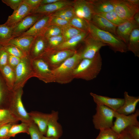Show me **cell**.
Masks as SVG:
<instances>
[{
  "label": "cell",
  "instance_id": "cell-15",
  "mask_svg": "<svg viewBox=\"0 0 139 139\" xmlns=\"http://www.w3.org/2000/svg\"><path fill=\"white\" fill-rule=\"evenodd\" d=\"M50 14L45 15L39 19L30 29L18 37L29 36L36 37L44 35L46 30L50 25Z\"/></svg>",
  "mask_w": 139,
  "mask_h": 139
},
{
  "label": "cell",
  "instance_id": "cell-40",
  "mask_svg": "<svg viewBox=\"0 0 139 139\" xmlns=\"http://www.w3.org/2000/svg\"><path fill=\"white\" fill-rule=\"evenodd\" d=\"M61 28L54 25H49L46 30L44 36L47 39L50 37L62 34Z\"/></svg>",
  "mask_w": 139,
  "mask_h": 139
},
{
  "label": "cell",
  "instance_id": "cell-5",
  "mask_svg": "<svg viewBox=\"0 0 139 139\" xmlns=\"http://www.w3.org/2000/svg\"><path fill=\"white\" fill-rule=\"evenodd\" d=\"M96 113L92 117L94 128L100 130L111 128L115 111L106 106L99 105H96Z\"/></svg>",
  "mask_w": 139,
  "mask_h": 139
},
{
  "label": "cell",
  "instance_id": "cell-7",
  "mask_svg": "<svg viewBox=\"0 0 139 139\" xmlns=\"http://www.w3.org/2000/svg\"><path fill=\"white\" fill-rule=\"evenodd\" d=\"M76 52L75 49L49 50L40 58L47 63L52 70H53L59 66Z\"/></svg>",
  "mask_w": 139,
  "mask_h": 139
},
{
  "label": "cell",
  "instance_id": "cell-36",
  "mask_svg": "<svg viewBox=\"0 0 139 139\" xmlns=\"http://www.w3.org/2000/svg\"><path fill=\"white\" fill-rule=\"evenodd\" d=\"M3 46L5 50L9 55L21 58H23L28 56L26 53L15 46L7 45Z\"/></svg>",
  "mask_w": 139,
  "mask_h": 139
},
{
  "label": "cell",
  "instance_id": "cell-49",
  "mask_svg": "<svg viewBox=\"0 0 139 139\" xmlns=\"http://www.w3.org/2000/svg\"><path fill=\"white\" fill-rule=\"evenodd\" d=\"M119 139H133L128 133L125 129L119 134Z\"/></svg>",
  "mask_w": 139,
  "mask_h": 139
},
{
  "label": "cell",
  "instance_id": "cell-48",
  "mask_svg": "<svg viewBox=\"0 0 139 139\" xmlns=\"http://www.w3.org/2000/svg\"><path fill=\"white\" fill-rule=\"evenodd\" d=\"M41 0H23V1L30 7L32 10L38 7L40 5Z\"/></svg>",
  "mask_w": 139,
  "mask_h": 139
},
{
  "label": "cell",
  "instance_id": "cell-30",
  "mask_svg": "<svg viewBox=\"0 0 139 139\" xmlns=\"http://www.w3.org/2000/svg\"><path fill=\"white\" fill-rule=\"evenodd\" d=\"M12 27L4 24H0V45L4 46L7 45L12 38Z\"/></svg>",
  "mask_w": 139,
  "mask_h": 139
},
{
  "label": "cell",
  "instance_id": "cell-2",
  "mask_svg": "<svg viewBox=\"0 0 139 139\" xmlns=\"http://www.w3.org/2000/svg\"><path fill=\"white\" fill-rule=\"evenodd\" d=\"M82 60L80 52L77 51L59 66L52 70L54 82L63 84L71 82L74 79V71Z\"/></svg>",
  "mask_w": 139,
  "mask_h": 139
},
{
  "label": "cell",
  "instance_id": "cell-18",
  "mask_svg": "<svg viewBox=\"0 0 139 139\" xmlns=\"http://www.w3.org/2000/svg\"><path fill=\"white\" fill-rule=\"evenodd\" d=\"M73 7L76 16L90 21L93 14L88 0L74 1Z\"/></svg>",
  "mask_w": 139,
  "mask_h": 139
},
{
  "label": "cell",
  "instance_id": "cell-6",
  "mask_svg": "<svg viewBox=\"0 0 139 139\" xmlns=\"http://www.w3.org/2000/svg\"><path fill=\"white\" fill-rule=\"evenodd\" d=\"M15 71V79L13 90L23 88L27 81L34 77L31 59L28 56L22 58Z\"/></svg>",
  "mask_w": 139,
  "mask_h": 139
},
{
  "label": "cell",
  "instance_id": "cell-23",
  "mask_svg": "<svg viewBox=\"0 0 139 139\" xmlns=\"http://www.w3.org/2000/svg\"><path fill=\"white\" fill-rule=\"evenodd\" d=\"M93 14H98L114 11L111 0H88Z\"/></svg>",
  "mask_w": 139,
  "mask_h": 139
},
{
  "label": "cell",
  "instance_id": "cell-52",
  "mask_svg": "<svg viewBox=\"0 0 139 139\" xmlns=\"http://www.w3.org/2000/svg\"><path fill=\"white\" fill-rule=\"evenodd\" d=\"M42 139H59L58 138L51 137H48L45 136L44 135L42 138Z\"/></svg>",
  "mask_w": 139,
  "mask_h": 139
},
{
  "label": "cell",
  "instance_id": "cell-43",
  "mask_svg": "<svg viewBox=\"0 0 139 139\" xmlns=\"http://www.w3.org/2000/svg\"><path fill=\"white\" fill-rule=\"evenodd\" d=\"M69 24L68 21L51 15L50 25H55L62 28Z\"/></svg>",
  "mask_w": 139,
  "mask_h": 139
},
{
  "label": "cell",
  "instance_id": "cell-42",
  "mask_svg": "<svg viewBox=\"0 0 139 139\" xmlns=\"http://www.w3.org/2000/svg\"><path fill=\"white\" fill-rule=\"evenodd\" d=\"M16 122H10L4 125L0 128V138L1 139H9L8 135L12 126Z\"/></svg>",
  "mask_w": 139,
  "mask_h": 139
},
{
  "label": "cell",
  "instance_id": "cell-44",
  "mask_svg": "<svg viewBox=\"0 0 139 139\" xmlns=\"http://www.w3.org/2000/svg\"><path fill=\"white\" fill-rule=\"evenodd\" d=\"M8 55L3 46L0 45V68L7 64Z\"/></svg>",
  "mask_w": 139,
  "mask_h": 139
},
{
  "label": "cell",
  "instance_id": "cell-14",
  "mask_svg": "<svg viewBox=\"0 0 139 139\" xmlns=\"http://www.w3.org/2000/svg\"><path fill=\"white\" fill-rule=\"evenodd\" d=\"M48 43L44 35L36 37L31 46L28 56L31 59L41 57L47 51Z\"/></svg>",
  "mask_w": 139,
  "mask_h": 139
},
{
  "label": "cell",
  "instance_id": "cell-47",
  "mask_svg": "<svg viewBox=\"0 0 139 139\" xmlns=\"http://www.w3.org/2000/svg\"><path fill=\"white\" fill-rule=\"evenodd\" d=\"M21 59L9 54L7 64L15 70L20 62Z\"/></svg>",
  "mask_w": 139,
  "mask_h": 139
},
{
  "label": "cell",
  "instance_id": "cell-27",
  "mask_svg": "<svg viewBox=\"0 0 139 139\" xmlns=\"http://www.w3.org/2000/svg\"><path fill=\"white\" fill-rule=\"evenodd\" d=\"M89 33L88 31H83L77 36L64 41L53 50L75 49L74 48L80 43L83 41Z\"/></svg>",
  "mask_w": 139,
  "mask_h": 139
},
{
  "label": "cell",
  "instance_id": "cell-13",
  "mask_svg": "<svg viewBox=\"0 0 139 139\" xmlns=\"http://www.w3.org/2000/svg\"><path fill=\"white\" fill-rule=\"evenodd\" d=\"M73 1L59 0L53 3L40 5L37 8L31 10V13L51 14L60 10L73 6Z\"/></svg>",
  "mask_w": 139,
  "mask_h": 139
},
{
  "label": "cell",
  "instance_id": "cell-41",
  "mask_svg": "<svg viewBox=\"0 0 139 139\" xmlns=\"http://www.w3.org/2000/svg\"><path fill=\"white\" fill-rule=\"evenodd\" d=\"M28 131L31 139H42L44 136L33 121L29 124Z\"/></svg>",
  "mask_w": 139,
  "mask_h": 139
},
{
  "label": "cell",
  "instance_id": "cell-35",
  "mask_svg": "<svg viewBox=\"0 0 139 139\" xmlns=\"http://www.w3.org/2000/svg\"><path fill=\"white\" fill-rule=\"evenodd\" d=\"M100 131L98 135L95 139H119V134L111 128H105Z\"/></svg>",
  "mask_w": 139,
  "mask_h": 139
},
{
  "label": "cell",
  "instance_id": "cell-32",
  "mask_svg": "<svg viewBox=\"0 0 139 139\" xmlns=\"http://www.w3.org/2000/svg\"><path fill=\"white\" fill-rule=\"evenodd\" d=\"M29 124L23 122L19 124H14L10 129L8 137L9 138L14 137L16 134L20 133H25L29 134Z\"/></svg>",
  "mask_w": 139,
  "mask_h": 139
},
{
  "label": "cell",
  "instance_id": "cell-19",
  "mask_svg": "<svg viewBox=\"0 0 139 139\" xmlns=\"http://www.w3.org/2000/svg\"><path fill=\"white\" fill-rule=\"evenodd\" d=\"M139 27L133 19L126 20L117 26L116 30V35L126 45L133 31Z\"/></svg>",
  "mask_w": 139,
  "mask_h": 139
},
{
  "label": "cell",
  "instance_id": "cell-46",
  "mask_svg": "<svg viewBox=\"0 0 139 139\" xmlns=\"http://www.w3.org/2000/svg\"><path fill=\"white\" fill-rule=\"evenodd\" d=\"M2 1L14 11L18 8L23 0H2Z\"/></svg>",
  "mask_w": 139,
  "mask_h": 139
},
{
  "label": "cell",
  "instance_id": "cell-21",
  "mask_svg": "<svg viewBox=\"0 0 139 139\" xmlns=\"http://www.w3.org/2000/svg\"><path fill=\"white\" fill-rule=\"evenodd\" d=\"M124 103L116 111L119 114L126 115L134 113L139 101V97L130 95L126 91L124 92Z\"/></svg>",
  "mask_w": 139,
  "mask_h": 139
},
{
  "label": "cell",
  "instance_id": "cell-31",
  "mask_svg": "<svg viewBox=\"0 0 139 139\" xmlns=\"http://www.w3.org/2000/svg\"><path fill=\"white\" fill-rule=\"evenodd\" d=\"M69 25L79 30L89 32V22L76 16L69 21Z\"/></svg>",
  "mask_w": 139,
  "mask_h": 139
},
{
  "label": "cell",
  "instance_id": "cell-8",
  "mask_svg": "<svg viewBox=\"0 0 139 139\" xmlns=\"http://www.w3.org/2000/svg\"><path fill=\"white\" fill-rule=\"evenodd\" d=\"M34 77L46 83L54 82L52 70L41 58L31 59Z\"/></svg>",
  "mask_w": 139,
  "mask_h": 139
},
{
  "label": "cell",
  "instance_id": "cell-10",
  "mask_svg": "<svg viewBox=\"0 0 139 139\" xmlns=\"http://www.w3.org/2000/svg\"><path fill=\"white\" fill-rule=\"evenodd\" d=\"M139 116V110L137 109L133 113L126 115L119 114L115 111L114 117L116 120L111 128L119 134L127 127L132 126H139L137 117Z\"/></svg>",
  "mask_w": 139,
  "mask_h": 139
},
{
  "label": "cell",
  "instance_id": "cell-4",
  "mask_svg": "<svg viewBox=\"0 0 139 139\" xmlns=\"http://www.w3.org/2000/svg\"><path fill=\"white\" fill-rule=\"evenodd\" d=\"M22 88L13 90V93L8 109L19 121L29 124L33 122L24 106L22 100Z\"/></svg>",
  "mask_w": 139,
  "mask_h": 139
},
{
  "label": "cell",
  "instance_id": "cell-29",
  "mask_svg": "<svg viewBox=\"0 0 139 139\" xmlns=\"http://www.w3.org/2000/svg\"><path fill=\"white\" fill-rule=\"evenodd\" d=\"M0 71L6 84L10 89L13 90L15 79V70L7 64L0 68Z\"/></svg>",
  "mask_w": 139,
  "mask_h": 139
},
{
  "label": "cell",
  "instance_id": "cell-50",
  "mask_svg": "<svg viewBox=\"0 0 139 139\" xmlns=\"http://www.w3.org/2000/svg\"><path fill=\"white\" fill-rule=\"evenodd\" d=\"M59 0H41L40 5H45L53 3Z\"/></svg>",
  "mask_w": 139,
  "mask_h": 139
},
{
  "label": "cell",
  "instance_id": "cell-11",
  "mask_svg": "<svg viewBox=\"0 0 139 139\" xmlns=\"http://www.w3.org/2000/svg\"><path fill=\"white\" fill-rule=\"evenodd\" d=\"M83 41L84 47L80 52L82 59L93 58L102 47L107 46L89 32Z\"/></svg>",
  "mask_w": 139,
  "mask_h": 139
},
{
  "label": "cell",
  "instance_id": "cell-33",
  "mask_svg": "<svg viewBox=\"0 0 139 139\" xmlns=\"http://www.w3.org/2000/svg\"><path fill=\"white\" fill-rule=\"evenodd\" d=\"M50 15L51 16L59 17L69 21L75 16L73 6L60 10Z\"/></svg>",
  "mask_w": 139,
  "mask_h": 139
},
{
  "label": "cell",
  "instance_id": "cell-12",
  "mask_svg": "<svg viewBox=\"0 0 139 139\" xmlns=\"http://www.w3.org/2000/svg\"><path fill=\"white\" fill-rule=\"evenodd\" d=\"M45 15L31 14L13 25L12 26V38L18 37L27 31Z\"/></svg>",
  "mask_w": 139,
  "mask_h": 139
},
{
  "label": "cell",
  "instance_id": "cell-16",
  "mask_svg": "<svg viewBox=\"0 0 139 139\" xmlns=\"http://www.w3.org/2000/svg\"><path fill=\"white\" fill-rule=\"evenodd\" d=\"M58 112L52 111L48 123L45 136L58 139L62 136L63 129L62 125L58 121Z\"/></svg>",
  "mask_w": 139,
  "mask_h": 139
},
{
  "label": "cell",
  "instance_id": "cell-9",
  "mask_svg": "<svg viewBox=\"0 0 139 139\" xmlns=\"http://www.w3.org/2000/svg\"><path fill=\"white\" fill-rule=\"evenodd\" d=\"M114 11L121 19L128 20L133 19L135 14L139 11V6L132 4L129 0H111Z\"/></svg>",
  "mask_w": 139,
  "mask_h": 139
},
{
  "label": "cell",
  "instance_id": "cell-20",
  "mask_svg": "<svg viewBox=\"0 0 139 139\" xmlns=\"http://www.w3.org/2000/svg\"><path fill=\"white\" fill-rule=\"evenodd\" d=\"M31 8L23 1L18 8L9 16L5 25L12 27L31 13Z\"/></svg>",
  "mask_w": 139,
  "mask_h": 139
},
{
  "label": "cell",
  "instance_id": "cell-54",
  "mask_svg": "<svg viewBox=\"0 0 139 139\" xmlns=\"http://www.w3.org/2000/svg\"><path fill=\"white\" fill-rule=\"evenodd\" d=\"M0 139H1L0 138Z\"/></svg>",
  "mask_w": 139,
  "mask_h": 139
},
{
  "label": "cell",
  "instance_id": "cell-17",
  "mask_svg": "<svg viewBox=\"0 0 139 139\" xmlns=\"http://www.w3.org/2000/svg\"><path fill=\"white\" fill-rule=\"evenodd\" d=\"M90 94L96 105L106 106L115 111L121 106L124 102V98H111L92 92Z\"/></svg>",
  "mask_w": 139,
  "mask_h": 139
},
{
  "label": "cell",
  "instance_id": "cell-37",
  "mask_svg": "<svg viewBox=\"0 0 139 139\" xmlns=\"http://www.w3.org/2000/svg\"><path fill=\"white\" fill-rule=\"evenodd\" d=\"M98 15L105 18L117 26L126 21L121 19L114 11Z\"/></svg>",
  "mask_w": 139,
  "mask_h": 139
},
{
  "label": "cell",
  "instance_id": "cell-34",
  "mask_svg": "<svg viewBox=\"0 0 139 139\" xmlns=\"http://www.w3.org/2000/svg\"><path fill=\"white\" fill-rule=\"evenodd\" d=\"M62 28V35L64 41L77 36L83 31L77 29L69 24Z\"/></svg>",
  "mask_w": 139,
  "mask_h": 139
},
{
  "label": "cell",
  "instance_id": "cell-24",
  "mask_svg": "<svg viewBox=\"0 0 139 139\" xmlns=\"http://www.w3.org/2000/svg\"><path fill=\"white\" fill-rule=\"evenodd\" d=\"M90 22L98 29L110 32L116 36V30L117 26L104 17L93 14Z\"/></svg>",
  "mask_w": 139,
  "mask_h": 139
},
{
  "label": "cell",
  "instance_id": "cell-1",
  "mask_svg": "<svg viewBox=\"0 0 139 139\" xmlns=\"http://www.w3.org/2000/svg\"><path fill=\"white\" fill-rule=\"evenodd\" d=\"M102 64V59L99 51L93 58L82 59L74 71V79L86 81L93 79L100 72Z\"/></svg>",
  "mask_w": 139,
  "mask_h": 139
},
{
  "label": "cell",
  "instance_id": "cell-38",
  "mask_svg": "<svg viewBox=\"0 0 139 139\" xmlns=\"http://www.w3.org/2000/svg\"><path fill=\"white\" fill-rule=\"evenodd\" d=\"M19 120L8 109H0V123L5 122L18 123Z\"/></svg>",
  "mask_w": 139,
  "mask_h": 139
},
{
  "label": "cell",
  "instance_id": "cell-53",
  "mask_svg": "<svg viewBox=\"0 0 139 139\" xmlns=\"http://www.w3.org/2000/svg\"><path fill=\"white\" fill-rule=\"evenodd\" d=\"M9 123L10 122H5L0 123V128L5 124L8 123Z\"/></svg>",
  "mask_w": 139,
  "mask_h": 139
},
{
  "label": "cell",
  "instance_id": "cell-45",
  "mask_svg": "<svg viewBox=\"0 0 139 139\" xmlns=\"http://www.w3.org/2000/svg\"><path fill=\"white\" fill-rule=\"evenodd\" d=\"M133 139H139V126L132 125L125 129Z\"/></svg>",
  "mask_w": 139,
  "mask_h": 139
},
{
  "label": "cell",
  "instance_id": "cell-25",
  "mask_svg": "<svg viewBox=\"0 0 139 139\" xmlns=\"http://www.w3.org/2000/svg\"><path fill=\"white\" fill-rule=\"evenodd\" d=\"M36 37L24 36L12 38L9 41L7 45H13L19 48L26 53L28 55L31 46Z\"/></svg>",
  "mask_w": 139,
  "mask_h": 139
},
{
  "label": "cell",
  "instance_id": "cell-39",
  "mask_svg": "<svg viewBox=\"0 0 139 139\" xmlns=\"http://www.w3.org/2000/svg\"><path fill=\"white\" fill-rule=\"evenodd\" d=\"M47 39L48 43L47 51L55 49L64 41L62 35L53 37Z\"/></svg>",
  "mask_w": 139,
  "mask_h": 139
},
{
  "label": "cell",
  "instance_id": "cell-28",
  "mask_svg": "<svg viewBox=\"0 0 139 139\" xmlns=\"http://www.w3.org/2000/svg\"><path fill=\"white\" fill-rule=\"evenodd\" d=\"M126 45L127 51L132 52L135 56L139 57V27L132 32Z\"/></svg>",
  "mask_w": 139,
  "mask_h": 139
},
{
  "label": "cell",
  "instance_id": "cell-3",
  "mask_svg": "<svg viewBox=\"0 0 139 139\" xmlns=\"http://www.w3.org/2000/svg\"><path fill=\"white\" fill-rule=\"evenodd\" d=\"M89 32L103 43L109 46L115 53H126L127 51L126 45L116 35L101 30L89 22Z\"/></svg>",
  "mask_w": 139,
  "mask_h": 139
},
{
  "label": "cell",
  "instance_id": "cell-22",
  "mask_svg": "<svg viewBox=\"0 0 139 139\" xmlns=\"http://www.w3.org/2000/svg\"><path fill=\"white\" fill-rule=\"evenodd\" d=\"M28 113L32 120L37 126L42 134L45 136L50 113H45L37 111H32Z\"/></svg>",
  "mask_w": 139,
  "mask_h": 139
},
{
  "label": "cell",
  "instance_id": "cell-26",
  "mask_svg": "<svg viewBox=\"0 0 139 139\" xmlns=\"http://www.w3.org/2000/svg\"><path fill=\"white\" fill-rule=\"evenodd\" d=\"M13 90L7 86L4 81L0 76V108L4 106L6 109L8 108L11 99Z\"/></svg>",
  "mask_w": 139,
  "mask_h": 139
},
{
  "label": "cell",
  "instance_id": "cell-51",
  "mask_svg": "<svg viewBox=\"0 0 139 139\" xmlns=\"http://www.w3.org/2000/svg\"><path fill=\"white\" fill-rule=\"evenodd\" d=\"M133 19L137 24L139 25V11L137 12L135 14Z\"/></svg>",
  "mask_w": 139,
  "mask_h": 139
}]
</instances>
